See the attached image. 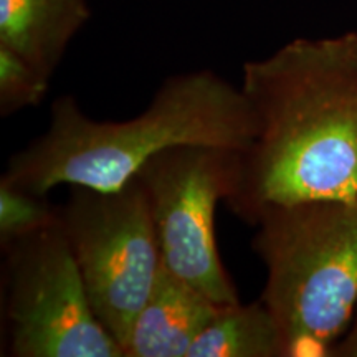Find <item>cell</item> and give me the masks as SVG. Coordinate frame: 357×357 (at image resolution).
<instances>
[{
    "label": "cell",
    "instance_id": "cell-1",
    "mask_svg": "<svg viewBox=\"0 0 357 357\" xmlns=\"http://www.w3.org/2000/svg\"><path fill=\"white\" fill-rule=\"evenodd\" d=\"M255 139L225 200L252 223L271 205L357 199V32L296 38L247 61Z\"/></svg>",
    "mask_w": 357,
    "mask_h": 357
},
{
    "label": "cell",
    "instance_id": "cell-2",
    "mask_svg": "<svg viewBox=\"0 0 357 357\" xmlns=\"http://www.w3.org/2000/svg\"><path fill=\"white\" fill-rule=\"evenodd\" d=\"M255 132L242 88L212 70L187 71L169 77L147 108L126 121H95L73 96L56 98L47 131L8 159L2 177L37 195L63 184L113 190L169 147L245 153Z\"/></svg>",
    "mask_w": 357,
    "mask_h": 357
},
{
    "label": "cell",
    "instance_id": "cell-3",
    "mask_svg": "<svg viewBox=\"0 0 357 357\" xmlns=\"http://www.w3.org/2000/svg\"><path fill=\"white\" fill-rule=\"evenodd\" d=\"M253 225L283 357L331 356L357 310V199L271 205Z\"/></svg>",
    "mask_w": 357,
    "mask_h": 357
},
{
    "label": "cell",
    "instance_id": "cell-4",
    "mask_svg": "<svg viewBox=\"0 0 357 357\" xmlns=\"http://www.w3.org/2000/svg\"><path fill=\"white\" fill-rule=\"evenodd\" d=\"M60 215L93 311L124 351L162 266L144 184L73 185Z\"/></svg>",
    "mask_w": 357,
    "mask_h": 357
},
{
    "label": "cell",
    "instance_id": "cell-5",
    "mask_svg": "<svg viewBox=\"0 0 357 357\" xmlns=\"http://www.w3.org/2000/svg\"><path fill=\"white\" fill-rule=\"evenodd\" d=\"M3 252L8 354L126 357L93 311L61 215Z\"/></svg>",
    "mask_w": 357,
    "mask_h": 357
},
{
    "label": "cell",
    "instance_id": "cell-6",
    "mask_svg": "<svg viewBox=\"0 0 357 357\" xmlns=\"http://www.w3.org/2000/svg\"><path fill=\"white\" fill-rule=\"evenodd\" d=\"M242 153L215 146H176L136 174L144 184L162 265L218 305L240 303L215 238V211L234 194Z\"/></svg>",
    "mask_w": 357,
    "mask_h": 357
},
{
    "label": "cell",
    "instance_id": "cell-7",
    "mask_svg": "<svg viewBox=\"0 0 357 357\" xmlns=\"http://www.w3.org/2000/svg\"><path fill=\"white\" fill-rule=\"evenodd\" d=\"M220 306L162 265L153 291L134 319L124 356L187 357Z\"/></svg>",
    "mask_w": 357,
    "mask_h": 357
},
{
    "label": "cell",
    "instance_id": "cell-8",
    "mask_svg": "<svg viewBox=\"0 0 357 357\" xmlns=\"http://www.w3.org/2000/svg\"><path fill=\"white\" fill-rule=\"evenodd\" d=\"M89 17L88 0H0V45L50 82Z\"/></svg>",
    "mask_w": 357,
    "mask_h": 357
},
{
    "label": "cell",
    "instance_id": "cell-9",
    "mask_svg": "<svg viewBox=\"0 0 357 357\" xmlns=\"http://www.w3.org/2000/svg\"><path fill=\"white\" fill-rule=\"evenodd\" d=\"M187 357H283V341L260 298L248 305L220 306Z\"/></svg>",
    "mask_w": 357,
    "mask_h": 357
},
{
    "label": "cell",
    "instance_id": "cell-10",
    "mask_svg": "<svg viewBox=\"0 0 357 357\" xmlns=\"http://www.w3.org/2000/svg\"><path fill=\"white\" fill-rule=\"evenodd\" d=\"M60 220V207L37 195L0 178V245L7 247L15 240L47 229Z\"/></svg>",
    "mask_w": 357,
    "mask_h": 357
},
{
    "label": "cell",
    "instance_id": "cell-11",
    "mask_svg": "<svg viewBox=\"0 0 357 357\" xmlns=\"http://www.w3.org/2000/svg\"><path fill=\"white\" fill-rule=\"evenodd\" d=\"M48 88V79L38 75L15 52L0 45V114L12 116L40 105Z\"/></svg>",
    "mask_w": 357,
    "mask_h": 357
},
{
    "label": "cell",
    "instance_id": "cell-12",
    "mask_svg": "<svg viewBox=\"0 0 357 357\" xmlns=\"http://www.w3.org/2000/svg\"><path fill=\"white\" fill-rule=\"evenodd\" d=\"M331 356L357 357V310H356V318H354V323H352L351 331L347 333V336L342 339L339 344H334Z\"/></svg>",
    "mask_w": 357,
    "mask_h": 357
}]
</instances>
